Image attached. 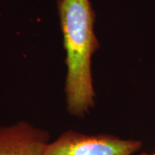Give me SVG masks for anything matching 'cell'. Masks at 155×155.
Masks as SVG:
<instances>
[{
    "mask_svg": "<svg viewBox=\"0 0 155 155\" xmlns=\"http://www.w3.org/2000/svg\"><path fill=\"white\" fill-rule=\"evenodd\" d=\"M57 5L66 50L67 109L82 117L95 104L91 59L99 48L95 12L90 0H57Z\"/></svg>",
    "mask_w": 155,
    "mask_h": 155,
    "instance_id": "1",
    "label": "cell"
},
{
    "mask_svg": "<svg viewBox=\"0 0 155 155\" xmlns=\"http://www.w3.org/2000/svg\"><path fill=\"white\" fill-rule=\"evenodd\" d=\"M140 147L141 142L137 140L67 130L50 140L42 155H133Z\"/></svg>",
    "mask_w": 155,
    "mask_h": 155,
    "instance_id": "2",
    "label": "cell"
},
{
    "mask_svg": "<svg viewBox=\"0 0 155 155\" xmlns=\"http://www.w3.org/2000/svg\"><path fill=\"white\" fill-rule=\"evenodd\" d=\"M49 133L25 121L0 127V155H42Z\"/></svg>",
    "mask_w": 155,
    "mask_h": 155,
    "instance_id": "3",
    "label": "cell"
},
{
    "mask_svg": "<svg viewBox=\"0 0 155 155\" xmlns=\"http://www.w3.org/2000/svg\"><path fill=\"white\" fill-rule=\"evenodd\" d=\"M140 155H155V152L154 153H141V154Z\"/></svg>",
    "mask_w": 155,
    "mask_h": 155,
    "instance_id": "4",
    "label": "cell"
}]
</instances>
